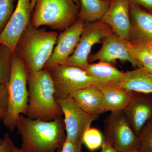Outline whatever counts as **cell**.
Listing matches in <instances>:
<instances>
[{
  "label": "cell",
  "mask_w": 152,
  "mask_h": 152,
  "mask_svg": "<svg viewBox=\"0 0 152 152\" xmlns=\"http://www.w3.org/2000/svg\"><path fill=\"white\" fill-rule=\"evenodd\" d=\"M16 128L21 136V148L25 152H56L62 148L66 137L62 117L44 121L21 115Z\"/></svg>",
  "instance_id": "cell-1"
},
{
  "label": "cell",
  "mask_w": 152,
  "mask_h": 152,
  "mask_svg": "<svg viewBox=\"0 0 152 152\" xmlns=\"http://www.w3.org/2000/svg\"><path fill=\"white\" fill-rule=\"evenodd\" d=\"M59 34L45 28L33 26L30 22L24 31L15 52L24 62L29 75L43 69L51 56Z\"/></svg>",
  "instance_id": "cell-2"
},
{
  "label": "cell",
  "mask_w": 152,
  "mask_h": 152,
  "mask_svg": "<svg viewBox=\"0 0 152 152\" xmlns=\"http://www.w3.org/2000/svg\"><path fill=\"white\" fill-rule=\"evenodd\" d=\"M28 106L27 117L50 121L62 117V111L55 96L54 85L50 72L43 69L29 75Z\"/></svg>",
  "instance_id": "cell-3"
},
{
  "label": "cell",
  "mask_w": 152,
  "mask_h": 152,
  "mask_svg": "<svg viewBox=\"0 0 152 152\" xmlns=\"http://www.w3.org/2000/svg\"><path fill=\"white\" fill-rule=\"evenodd\" d=\"M28 72L26 65L17 52L12 61V72L8 87L9 105L3 122L9 131L16 128L18 119L21 115L27 114L29 94L28 78Z\"/></svg>",
  "instance_id": "cell-4"
},
{
  "label": "cell",
  "mask_w": 152,
  "mask_h": 152,
  "mask_svg": "<svg viewBox=\"0 0 152 152\" xmlns=\"http://www.w3.org/2000/svg\"><path fill=\"white\" fill-rule=\"evenodd\" d=\"M79 9L73 0H37L31 23L63 31L78 20Z\"/></svg>",
  "instance_id": "cell-5"
},
{
  "label": "cell",
  "mask_w": 152,
  "mask_h": 152,
  "mask_svg": "<svg viewBox=\"0 0 152 152\" xmlns=\"http://www.w3.org/2000/svg\"><path fill=\"white\" fill-rule=\"evenodd\" d=\"M104 139L120 152L139 151L140 142L123 111L111 112L104 121Z\"/></svg>",
  "instance_id": "cell-6"
},
{
  "label": "cell",
  "mask_w": 152,
  "mask_h": 152,
  "mask_svg": "<svg viewBox=\"0 0 152 152\" xmlns=\"http://www.w3.org/2000/svg\"><path fill=\"white\" fill-rule=\"evenodd\" d=\"M113 32L107 25L101 21L85 22L80 41L75 51L65 64L84 69L88 65V57L95 45L101 43L104 38Z\"/></svg>",
  "instance_id": "cell-7"
},
{
  "label": "cell",
  "mask_w": 152,
  "mask_h": 152,
  "mask_svg": "<svg viewBox=\"0 0 152 152\" xmlns=\"http://www.w3.org/2000/svg\"><path fill=\"white\" fill-rule=\"evenodd\" d=\"M48 71L54 85L56 99L67 97L73 92L94 84L83 69L75 66L61 65Z\"/></svg>",
  "instance_id": "cell-8"
},
{
  "label": "cell",
  "mask_w": 152,
  "mask_h": 152,
  "mask_svg": "<svg viewBox=\"0 0 152 152\" xmlns=\"http://www.w3.org/2000/svg\"><path fill=\"white\" fill-rule=\"evenodd\" d=\"M56 100L64 115L66 138L71 141L82 142L85 131L91 126L98 116L85 112L77 105L70 95Z\"/></svg>",
  "instance_id": "cell-9"
},
{
  "label": "cell",
  "mask_w": 152,
  "mask_h": 152,
  "mask_svg": "<svg viewBox=\"0 0 152 152\" xmlns=\"http://www.w3.org/2000/svg\"><path fill=\"white\" fill-rule=\"evenodd\" d=\"M102 43L100 49L95 53L90 55L89 63L98 60L111 64L120 60L129 62L134 67H142L132 52L131 43L126 39L113 32L104 38Z\"/></svg>",
  "instance_id": "cell-10"
},
{
  "label": "cell",
  "mask_w": 152,
  "mask_h": 152,
  "mask_svg": "<svg viewBox=\"0 0 152 152\" xmlns=\"http://www.w3.org/2000/svg\"><path fill=\"white\" fill-rule=\"evenodd\" d=\"M84 25L85 22L79 19L59 35L51 56L43 69L49 70L57 66L65 64L78 44Z\"/></svg>",
  "instance_id": "cell-11"
},
{
  "label": "cell",
  "mask_w": 152,
  "mask_h": 152,
  "mask_svg": "<svg viewBox=\"0 0 152 152\" xmlns=\"http://www.w3.org/2000/svg\"><path fill=\"white\" fill-rule=\"evenodd\" d=\"M10 19L0 34V43L7 47L13 53L19 39L30 23L31 0H17Z\"/></svg>",
  "instance_id": "cell-12"
},
{
  "label": "cell",
  "mask_w": 152,
  "mask_h": 152,
  "mask_svg": "<svg viewBox=\"0 0 152 152\" xmlns=\"http://www.w3.org/2000/svg\"><path fill=\"white\" fill-rule=\"evenodd\" d=\"M123 112L131 128L138 137L145 125L152 119V94L134 93Z\"/></svg>",
  "instance_id": "cell-13"
},
{
  "label": "cell",
  "mask_w": 152,
  "mask_h": 152,
  "mask_svg": "<svg viewBox=\"0 0 152 152\" xmlns=\"http://www.w3.org/2000/svg\"><path fill=\"white\" fill-rule=\"evenodd\" d=\"M99 20L109 26L114 33L129 40L132 24L127 0H111L108 10Z\"/></svg>",
  "instance_id": "cell-14"
},
{
  "label": "cell",
  "mask_w": 152,
  "mask_h": 152,
  "mask_svg": "<svg viewBox=\"0 0 152 152\" xmlns=\"http://www.w3.org/2000/svg\"><path fill=\"white\" fill-rule=\"evenodd\" d=\"M132 29L129 41L132 45H152V14L138 7L129 6Z\"/></svg>",
  "instance_id": "cell-15"
},
{
  "label": "cell",
  "mask_w": 152,
  "mask_h": 152,
  "mask_svg": "<svg viewBox=\"0 0 152 152\" xmlns=\"http://www.w3.org/2000/svg\"><path fill=\"white\" fill-rule=\"evenodd\" d=\"M84 70L94 80L97 88L119 86L124 81L125 72L118 69L111 64L99 61L89 64Z\"/></svg>",
  "instance_id": "cell-16"
},
{
  "label": "cell",
  "mask_w": 152,
  "mask_h": 152,
  "mask_svg": "<svg viewBox=\"0 0 152 152\" xmlns=\"http://www.w3.org/2000/svg\"><path fill=\"white\" fill-rule=\"evenodd\" d=\"M70 96L77 105L88 113L98 116L107 112L102 93L95 86L75 91Z\"/></svg>",
  "instance_id": "cell-17"
},
{
  "label": "cell",
  "mask_w": 152,
  "mask_h": 152,
  "mask_svg": "<svg viewBox=\"0 0 152 152\" xmlns=\"http://www.w3.org/2000/svg\"><path fill=\"white\" fill-rule=\"evenodd\" d=\"M118 86L134 92L152 94V73L143 67L126 72L124 81Z\"/></svg>",
  "instance_id": "cell-18"
},
{
  "label": "cell",
  "mask_w": 152,
  "mask_h": 152,
  "mask_svg": "<svg viewBox=\"0 0 152 152\" xmlns=\"http://www.w3.org/2000/svg\"><path fill=\"white\" fill-rule=\"evenodd\" d=\"M98 88L102 93L106 110L111 112L123 111L134 93L118 86L100 87Z\"/></svg>",
  "instance_id": "cell-19"
},
{
  "label": "cell",
  "mask_w": 152,
  "mask_h": 152,
  "mask_svg": "<svg viewBox=\"0 0 152 152\" xmlns=\"http://www.w3.org/2000/svg\"><path fill=\"white\" fill-rule=\"evenodd\" d=\"M79 19L91 23L100 20L108 10L111 0H79Z\"/></svg>",
  "instance_id": "cell-20"
},
{
  "label": "cell",
  "mask_w": 152,
  "mask_h": 152,
  "mask_svg": "<svg viewBox=\"0 0 152 152\" xmlns=\"http://www.w3.org/2000/svg\"><path fill=\"white\" fill-rule=\"evenodd\" d=\"M14 54L7 47L0 43V84L8 85Z\"/></svg>",
  "instance_id": "cell-21"
},
{
  "label": "cell",
  "mask_w": 152,
  "mask_h": 152,
  "mask_svg": "<svg viewBox=\"0 0 152 152\" xmlns=\"http://www.w3.org/2000/svg\"><path fill=\"white\" fill-rule=\"evenodd\" d=\"M81 141L91 151L101 148L104 141V137L100 131L96 128L89 127L82 136Z\"/></svg>",
  "instance_id": "cell-22"
},
{
  "label": "cell",
  "mask_w": 152,
  "mask_h": 152,
  "mask_svg": "<svg viewBox=\"0 0 152 152\" xmlns=\"http://www.w3.org/2000/svg\"><path fill=\"white\" fill-rule=\"evenodd\" d=\"M140 152H152V119L145 125L138 136Z\"/></svg>",
  "instance_id": "cell-23"
},
{
  "label": "cell",
  "mask_w": 152,
  "mask_h": 152,
  "mask_svg": "<svg viewBox=\"0 0 152 152\" xmlns=\"http://www.w3.org/2000/svg\"><path fill=\"white\" fill-rule=\"evenodd\" d=\"M131 48L134 56L140 63L143 67L152 73V55L147 48L134 45L132 44Z\"/></svg>",
  "instance_id": "cell-24"
},
{
  "label": "cell",
  "mask_w": 152,
  "mask_h": 152,
  "mask_svg": "<svg viewBox=\"0 0 152 152\" xmlns=\"http://www.w3.org/2000/svg\"><path fill=\"white\" fill-rule=\"evenodd\" d=\"M16 0H0V34L10 19Z\"/></svg>",
  "instance_id": "cell-25"
},
{
  "label": "cell",
  "mask_w": 152,
  "mask_h": 152,
  "mask_svg": "<svg viewBox=\"0 0 152 152\" xmlns=\"http://www.w3.org/2000/svg\"><path fill=\"white\" fill-rule=\"evenodd\" d=\"M9 105V92L8 85L0 84V119L5 117Z\"/></svg>",
  "instance_id": "cell-26"
},
{
  "label": "cell",
  "mask_w": 152,
  "mask_h": 152,
  "mask_svg": "<svg viewBox=\"0 0 152 152\" xmlns=\"http://www.w3.org/2000/svg\"><path fill=\"white\" fill-rule=\"evenodd\" d=\"M81 142L71 141L66 138V140L60 152H82Z\"/></svg>",
  "instance_id": "cell-27"
},
{
  "label": "cell",
  "mask_w": 152,
  "mask_h": 152,
  "mask_svg": "<svg viewBox=\"0 0 152 152\" xmlns=\"http://www.w3.org/2000/svg\"><path fill=\"white\" fill-rule=\"evenodd\" d=\"M129 6L138 7L152 14V0H127Z\"/></svg>",
  "instance_id": "cell-28"
},
{
  "label": "cell",
  "mask_w": 152,
  "mask_h": 152,
  "mask_svg": "<svg viewBox=\"0 0 152 152\" xmlns=\"http://www.w3.org/2000/svg\"><path fill=\"white\" fill-rule=\"evenodd\" d=\"M11 138L8 134H5L4 137V142L0 145V152H10V140Z\"/></svg>",
  "instance_id": "cell-29"
},
{
  "label": "cell",
  "mask_w": 152,
  "mask_h": 152,
  "mask_svg": "<svg viewBox=\"0 0 152 152\" xmlns=\"http://www.w3.org/2000/svg\"><path fill=\"white\" fill-rule=\"evenodd\" d=\"M100 152H120L115 149L109 143L104 141Z\"/></svg>",
  "instance_id": "cell-30"
},
{
  "label": "cell",
  "mask_w": 152,
  "mask_h": 152,
  "mask_svg": "<svg viewBox=\"0 0 152 152\" xmlns=\"http://www.w3.org/2000/svg\"><path fill=\"white\" fill-rule=\"evenodd\" d=\"M9 149H10V152H25L21 148H19L16 146L11 138L10 140ZM61 149L59 150L56 152H61Z\"/></svg>",
  "instance_id": "cell-31"
},
{
  "label": "cell",
  "mask_w": 152,
  "mask_h": 152,
  "mask_svg": "<svg viewBox=\"0 0 152 152\" xmlns=\"http://www.w3.org/2000/svg\"><path fill=\"white\" fill-rule=\"evenodd\" d=\"M37 1V0H31V9L32 11L34 10V8L35 6Z\"/></svg>",
  "instance_id": "cell-32"
},
{
  "label": "cell",
  "mask_w": 152,
  "mask_h": 152,
  "mask_svg": "<svg viewBox=\"0 0 152 152\" xmlns=\"http://www.w3.org/2000/svg\"><path fill=\"white\" fill-rule=\"evenodd\" d=\"M147 48V49H148V51L151 53V54L152 55V45H151L149 46L146 47Z\"/></svg>",
  "instance_id": "cell-33"
},
{
  "label": "cell",
  "mask_w": 152,
  "mask_h": 152,
  "mask_svg": "<svg viewBox=\"0 0 152 152\" xmlns=\"http://www.w3.org/2000/svg\"><path fill=\"white\" fill-rule=\"evenodd\" d=\"M73 1L74 2H75V3L76 4H77V5L78 6V7H80V1H79V0H73Z\"/></svg>",
  "instance_id": "cell-34"
},
{
  "label": "cell",
  "mask_w": 152,
  "mask_h": 152,
  "mask_svg": "<svg viewBox=\"0 0 152 152\" xmlns=\"http://www.w3.org/2000/svg\"><path fill=\"white\" fill-rule=\"evenodd\" d=\"M2 121V120L1 119H0V122H1V121ZM4 142V139H1V138H0V145H1Z\"/></svg>",
  "instance_id": "cell-35"
},
{
  "label": "cell",
  "mask_w": 152,
  "mask_h": 152,
  "mask_svg": "<svg viewBox=\"0 0 152 152\" xmlns=\"http://www.w3.org/2000/svg\"><path fill=\"white\" fill-rule=\"evenodd\" d=\"M130 152H140L139 151H132Z\"/></svg>",
  "instance_id": "cell-36"
}]
</instances>
